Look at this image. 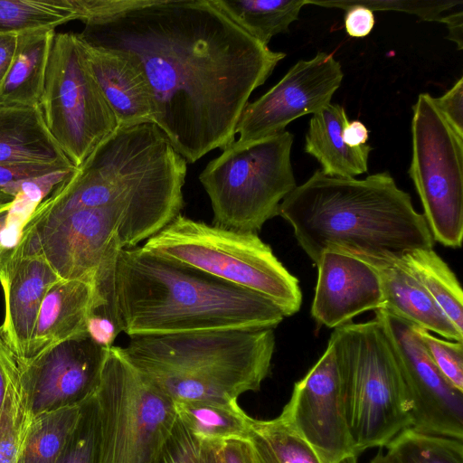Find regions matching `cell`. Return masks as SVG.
Wrapping results in <instances>:
<instances>
[{"label":"cell","mask_w":463,"mask_h":463,"mask_svg":"<svg viewBox=\"0 0 463 463\" xmlns=\"http://www.w3.org/2000/svg\"><path fill=\"white\" fill-rule=\"evenodd\" d=\"M143 247L274 302L289 317L301 306L298 279L253 232L226 229L181 213Z\"/></svg>","instance_id":"obj_7"},{"label":"cell","mask_w":463,"mask_h":463,"mask_svg":"<svg viewBox=\"0 0 463 463\" xmlns=\"http://www.w3.org/2000/svg\"><path fill=\"white\" fill-rule=\"evenodd\" d=\"M123 214L113 208L75 210L48 220L24 224L14 254L44 259L61 279L91 283L107 302L118 256L123 249Z\"/></svg>","instance_id":"obj_11"},{"label":"cell","mask_w":463,"mask_h":463,"mask_svg":"<svg viewBox=\"0 0 463 463\" xmlns=\"http://www.w3.org/2000/svg\"><path fill=\"white\" fill-rule=\"evenodd\" d=\"M412 110L408 173L433 241L458 248L463 237V137L443 118L429 93L418 96Z\"/></svg>","instance_id":"obj_12"},{"label":"cell","mask_w":463,"mask_h":463,"mask_svg":"<svg viewBox=\"0 0 463 463\" xmlns=\"http://www.w3.org/2000/svg\"><path fill=\"white\" fill-rule=\"evenodd\" d=\"M186 165L155 123L118 127L25 222L85 208H113L124 216L123 249L135 247L180 213Z\"/></svg>","instance_id":"obj_2"},{"label":"cell","mask_w":463,"mask_h":463,"mask_svg":"<svg viewBox=\"0 0 463 463\" xmlns=\"http://www.w3.org/2000/svg\"><path fill=\"white\" fill-rule=\"evenodd\" d=\"M39 106L49 132L76 169L118 128L74 33H55Z\"/></svg>","instance_id":"obj_10"},{"label":"cell","mask_w":463,"mask_h":463,"mask_svg":"<svg viewBox=\"0 0 463 463\" xmlns=\"http://www.w3.org/2000/svg\"><path fill=\"white\" fill-rule=\"evenodd\" d=\"M279 215L315 264L328 250L393 263L434 245L423 214L388 172L355 179L317 170L283 199Z\"/></svg>","instance_id":"obj_3"},{"label":"cell","mask_w":463,"mask_h":463,"mask_svg":"<svg viewBox=\"0 0 463 463\" xmlns=\"http://www.w3.org/2000/svg\"><path fill=\"white\" fill-rule=\"evenodd\" d=\"M80 40L118 127L155 123L153 92L138 62L128 52Z\"/></svg>","instance_id":"obj_19"},{"label":"cell","mask_w":463,"mask_h":463,"mask_svg":"<svg viewBox=\"0 0 463 463\" xmlns=\"http://www.w3.org/2000/svg\"><path fill=\"white\" fill-rule=\"evenodd\" d=\"M55 33L42 29L17 35L11 66L0 83V103L39 105Z\"/></svg>","instance_id":"obj_24"},{"label":"cell","mask_w":463,"mask_h":463,"mask_svg":"<svg viewBox=\"0 0 463 463\" xmlns=\"http://www.w3.org/2000/svg\"><path fill=\"white\" fill-rule=\"evenodd\" d=\"M110 312L130 337L203 330L274 328L285 317L268 298L143 246L122 249Z\"/></svg>","instance_id":"obj_4"},{"label":"cell","mask_w":463,"mask_h":463,"mask_svg":"<svg viewBox=\"0 0 463 463\" xmlns=\"http://www.w3.org/2000/svg\"><path fill=\"white\" fill-rule=\"evenodd\" d=\"M81 404L30 417L19 463H56L77 426Z\"/></svg>","instance_id":"obj_28"},{"label":"cell","mask_w":463,"mask_h":463,"mask_svg":"<svg viewBox=\"0 0 463 463\" xmlns=\"http://www.w3.org/2000/svg\"><path fill=\"white\" fill-rule=\"evenodd\" d=\"M103 307L93 284L78 279L58 280L43 300L25 358L61 341L88 334L90 314Z\"/></svg>","instance_id":"obj_20"},{"label":"cell","mask_w":463,"mask_h":463,"mask_svg":"<svg viewBox=\"0 0 463 463\" xmlns=\"http://www.w3.org/2000/svg\"><path fill=\"white\" fill-rule=\"evenodd\" d=\"M61 279L49 263L37 255L13 253L0 269L5 298V317L0 335L17 359L26 357L43 300L50 288Z\"/></svg>","instance_id":"obj_18"},{"label":"cell","mask_w":463,"mask_h":463,"mask_svg":"<svg viewBox=\"0 0 463 463\" xmlns=\"http://www.w3.org/2000/svg\"><path fill=\"white\" fill-rule=\"evenodd\" d=\"M56 463H100L99 422L95 394L81 404L77 426Z\"/></svg>","instance_id":"obj_32"},{"label":"cell","mask_w":463,"mask_h":463,"mask_svg":"<svg viewBox=\"0 0 463 463\" xmlns=\"http://www.w3.org/2000/svg\"><path fill=\"white\" fill-rule=\"evenodd\" d=\"M439 22L447 25L449 30L448 38L457 43L459 51L462 50L463 13L459 11L456 14L442 16Z\"/></svg>","instance_id":"obj_47"},{"label":"cell","mask_w":463,"mask_h":463,"mask_svg":"<svg viewBox=\"0 0 463 463\" xmlns=\"http://www.w3.org/2000/svg\"><path fill=\"white\" fill-rule=\"evenodd\" d=\"M11 210L0 213V269L12 250V246H6L3 242V233L10 222Z\"/></svg>","instance_id":"obj_48"},{"label":"cell","mask_w":463,"mask_h":463,"mask_svg":"<svg viewBox=\"0 0 463 463\" xmlns=\"http://www.w3.org/2000/svg\"><path fill=\"white\" fill-rule=\"evenodd\" d=\"M306 5L326 8H340L360 5L373 11H397L418 16L421 21L439 22L442 14L457 5L461 0H306Z\"/></svg>","instance_id":"obj_34"},{"label":"cell","mask_w":463,"mask_h":463,"mask_svg":"<svg viewBox=\"0 0 463 463\" xmlns=\"http://www.w3.org/2000/svg\"><path fill=\"white\" fill-rule=\"evenodd\" d=\"M434 102L453 130L463 137V78L445 94L434 98Z\"/></svg>","instance_id":"obj_39"},{"label":"cell","mask_w":463,"mask_h":463,"mask_svg":"<svg viewBox=\"0 0 463 463\" xmlns=\"http://www.w3.org/2000/svg\"><path fill=\"white\" fill-rule=\"evenodd\" d=\"M385 448L394 463H463L462 440L411 428L399 433Z\"/></svg>","instance_id":"obj_31"},{"label":"cell","mask_w":463,"mask_h":463,"mask_svg":"<svg viewBox=\"0 0 463 463\" xmlns=\"http://www.w3.org/2000/svg\"><path fill=\"white\" fill-rule=\"evenodd\" d=\"M177 418L199 440L248 439L252 419L238 400H195L175 403Z\"/></svg>","instance_id":"obj_25"},{"label":"cell","mask_w":463,"mask_h":463,"mask_svg":"<svg viewBox=\"0 0 463 463\" xmlns=\"http://www.w3.org/2000/svg\"><path fill=\"white\" fill-rule=\"evenodd\" d=\"M413 327L439 372L454 387L463 392L462 342L444 340L415 325Z\"/></svg>","instance_id":"obj_35"},{"label":"cell","mask_w":463,"mask_h":463,"mask_svg":"<svg viewBox=\"0 0 463 463\" xmlns=\"http://www.w3.org/2000/svg\"><path fill=\"white\" fill-rule=\"evenodd\" d=\"M248 440L257 463H323L280 415L272 420L252 419Z\"/></svg>","instance_id":"obj_29"},{"label":"cell","mask_w":463,"mask_h":463,"mask_svg":"<svg viewBox=\"0 0 463 463\" xmlns=\"http://www.w3.org/2000/svg\"><path fill=\"white\" fill-rule=\"evenodd\" d=\"M73 20L68 0H0V34L54 29Z\"/></svg>","instance_id":"obj_30"},{"label":"cell","mask_w":463,"mask_h":463,"mask_svg":"<svg viewBox=\"0 0 463 463\" xmlns=\"http://www.w3.org/2000/svg\"><path fill=\"white\" fill-rule=\"evenodd\" d=\"M294 137L281 131L264 138L234 141L199 175L213 209V224L257 232L279 215L297 186L291 165Z\"/></svg>","instance_id":"obj_8"},{"label":"cell","mask_w":463,"mask_h":463,"mask_svg":"<svg viewBox=\"0 0 463 463\" xmlns=\"http://www.w3.org/2000/svg\"><path fill=\"white\" fill-rule=\"evenodd\" d=\"M316 265L317 280L311 315L319 325L335 328L363 312L383 307L379 276L367 263L328 250Z\"/></svg>","instance_id":"obj_17"},{"label":"cell","mask_w":463,"mask_h":463,"mask_svg":"<svg viewBox=\"0 0 463 463\" xmlns=\"http://www.w3.org/2000/svg\"><path fill=\"white\" fill-rule=\"evenodd\" d=\"M108 348L85 334L49 346L33 357L17 359L29 416L78 406L94 395Z\"/></svg>","instance_id":"obj_14"},{"label":"cell","mask_w":463,"mask_h":463,"mask_svg":"<svg viewBox=\"0 0 463 463\" xmlns=\"http://www.w3.org/2000/svg\"><path fill=\"white\" fill-rule=\"evenodd\" d=\"M394 355L411 418V429L463 440V392L437 368L413 324L383 307L375 310Z\"/></svg>","instance_id":"obj_13"},{"label":"cell","mask_w":463,"mask_h":463,"mask_svg":"<svg viewBox=\"0 0 463 463\" xmlns=\"http://www.w3.org/2000/svg\"><path fill=\"white\" fill-rule=\"evenodd\" d=\"M339 463H358L357 462V457L355 456H350L343 460H341ZM369 463H394L393 460L391 458V457L387 453H383L382 448H380L377 454L371 459Z\"/></svg>","instance_id":"obj_49"},{"label":"cell","mask_w":463,"mask_h":463,"mask_svg":"<svg viewBox=\"0 0 463 463\" xmlns=\"http://www.w3.org/2000/svg\"><path fill=\"white\" fill-rule=\"evenodd\" d=\"M369 138L367 128L359 120L348 121L343 130V139L350 147L365 145Z\"/></svg>","instance_id":"obj_45"},{"label":"cell","mask_w":463,"mask_h":463,"mask_svg":"<svg viewBox=\"0 0 463 463\" xmlns=\"http://www.w3.org/2000/svg\"><path fill=\"white\" fill-rule=\"evenodd\" d=\"M239 27L264 45L288 33L306 0H211Z\"/></svg>","instance_id":"obj_27"},{"label":"cell","mask_w":463,"mask_h":463,"mask_svg":"<svg viewBox=\"0 0 463 463\" xmlns=\"http://www.w3.org/2000/svg\"><path fill=\"white\" fill-rule=\"evenodd\" d=\"M200 440L177 418L150 463H198Z\"/></svg>","instance_id":"obj_36"},{"label":"cell","mask_w":463,"mask_h":463,"mask_svg":"<svg viewBox=\"0 0 463 463\" xmlns=\"http://www.w3.org/2000/svg\"><path fill=\"white\" fill-rule=\"evenodd\" d=\"M18 379L17 358L0 335V411L10 388Z\"/></svg>","instance_id":"obj_41"},{"label":"cell","mask_w":463,"mask_h":463,"mask_svg":"<svg viewBox=\"0 0 463 463\" xmlns=\"http://www.w3.org/2000/svg\"><path fill=\"white\" fill-rule=\"evenodd\" d=\"M279 415L313 448L323 463H339L355 456L335 351L330 341L318 361L294 384Z\"/></svg>","instance_id":"obj_16"},{"label":"cell","mask_w":463,"mask_h":463,"mask_svg":"<svg viewBox=\"0 0 463 463\" xmlns=\"http://www.w3.org/2000/svg\"><path fill=\"white\" fill-rule=\"evenodd\" d=\"M95 397L100 463H150L177 419L175 403L114 345L107 350Z\"/></svg>","instance_id":"obj_9"},{"label":"cell","mask_w":463,"mask_h":463,"mask_svg":"<svg viewBox=\"0 0 463 463\" xmlns=\"http://www.w3.org/2000/svg\"><path fill=\"white\" fill-rule=\"evenodd\" d=\"M344 78L342 66L326 52L299 60L265 94L245 106L235 128L240 143L273 136L293 120L331 103Z\"/></svg>","instance_id":"obj_15"},{"label":"cell","mask_w":463,"mask_h":463,"mask_svg":"<svg viewBox=\"0 0 463 463\" xmlns=\"http://www.w3.org/2000/svg\"><path fill=\"white\" fill-rule=\"evenodd\" d=\"M88 334L99 345L110 347L120 332L116 322L104 315L91 314L88 320Z\"/></svg>","instance_id":"obj_42"},{"label":"cell","mask_w":463,"mask_h":463,"mask_svg":"<svg viewBox=\"0 0 463 463\" xmlns=\"http://www.w3.org/2000/svg\"><path fill=\"white\" fill-rule=\"evenodd\" d=\"M428 291L455 327L463 334V293L449 265L433 249L407 252L396 262Z\"/></svg>","instance_id":"obj_26"},{"label":"cell","mask_w":463,"mask_h":463,"mask_svg":"<svg viewBox=\"0 0 463 463\" xmlns=\"http://www.w3.org/2000/svg\"><path fill=\"white\" fill-rule=\"evenodd\" d=\"M367 264L379 276L384 307L406 321L448 340L463 341V334L410 272L396 262Z\"/></svg>","instance_id":"obj_22"},{"label":"cell","mask_w":463,"mask_h":463,"mask_svg":"<svg viewBox=\"0 0 463 463\" xmlns=\"http://www.w3.org/2000/svg\"><path fill=\"white\" fill-rule=\"evenodd\" d=\"M17 44V35L0 34V83L6 75Z\"/></svg>","instance_id":"obj_44"},{"label":"cell","mask_w":463,"mask_h":463,"mask_svg":"<svg viewBox=\"0 0 463 463\" xmlns=\"http://www.w3.org/2000/svg\"><path fill=\"white\" fill-rule=\"evenodd\" d=\"M334 345L356 457L385 447L411 428L400 372L381 323H346L335 328Z\"/></svg>","instance_id":"obj_6"},{"label":"cell","mask_w":463,"mask_h":463,"mask_svg":"<svg viewBox=\"0 0 463 463\" xmlns=\"http://www.w3.org/2000/svg\"><path fill=\"white\" fill-rule=\"evenodd\" d=\"M75 20L86 23L122 13L143 4L144 0H68Z\"/></svg>","instance_id":"obj_37"},{"label":"cell","mask_w":463,"mask_h":463,"mask_svg":"<svg viewBox=\"0 0 463 463\" xmlns=\"http://www.w3.org/2000/svg\"><path fill=\"white\" fill-rule=\"evenodd\" d=\"M0 164L76 170L49 132L39 105L0 103Z\"/></svg>","instance_id":"obj_21"},{"label":"cell","mask_w":463,"mask_h":463,"mask_svg":"<svg viewBox=\"0 0 463 463\" xmlns=\"http://www.w3.org/2000/svg\"><path fill=\"white\" fill-rule=\"evenodd\" d=\"M222 448L226 463H257L252 446L248 439H227L223 441Z\"/></svg>","instance_id":"obj_43"},{"label":"cell","mask_w":463,"mask_h":463,"mask_svg":"<svg viewBox=\"0 0 463 463\" xmlns=\"http://www.w3.org/2000/svg\"><path fill=\"white\" fill-rule=\"evenodd\" d=\"M59 171L67 170L60 166L39 164H19L3 165L0 164V201L15 202L17 199L6 194L7 187L14 182L45 176Z\"/></svg>","instance_id":"obj_38"},{"label":"cell","mask_w":463,"mask_h":463,"mask_svg":"<svg viewBox=\"0 0 463 463\" xmlns=\"http://www.w3.org/2000/svg\"><path fill=\"white\" fill-rule=\"evenodd\" d=\"M15 202L0 201V213L5 211L11 210L13 208L14 204L15 203Z\"/></svg>","instance_id":"obj_50"},{"label":"cell","mask_w":463,"mask_h":463,"mask_svg":"<svg viewBox=\"0 0 463 463\" xmlns=\"http://www.w3.org/2000/svg\"><path fill=\"white\" fill-rule=\"evenodd\" d=\"M222 447L223 441L200 440L198 463H226Z\"/></svg>","instance_id":"obj_46"},{"label":"cell","mask_w":463,"mask_h":463,"mask_svg":"<svg viewBox=\"0 0 463 463\" xmlns=\"http://www.w3.org/2000/svg\"><path fill=\"white\" fill-rule=\"evenodd\" d=\"M274 328H234L130 337L119 347L143 379L174 403L238 400L270 372Z\"/></svg>","instance_id":"obj_5"},{"label":"cell","mask_w":463,"mask_h":463,"mask_svg":"<svg viewBox=\"0 0 463 463\" xmlns=\"http://www.w3.org/2000/svg\"><path fill=\"white\" fill-rule=\"evenodd\" d=\"M348 121L345 108L336 103L328 104L309 120L305 151L317 160L326 175L354 177L368 169L373 147L367 144L350 147L345 143L343 130Z\"/></svg>","instance_id":"obj_23"},{"label":"cell","mask_w":463,"mask_h":463,"mask_svg":"<svg viewBox=\"0 0 463 463\" xmlns=\"http://www.w3.org/2000/svg\"><path fill=\"white\" fill-rule=\"evenodd\" d=\"M29 419L18 379L10 388L0 411V463H19Z\"/></svg>","instance_id":"obj_33"},{"label":"cell","mask_w":463,"mask_h":463,"mask_svg":"<svg viewBox=\"0 0 463 463\" xmlns=\"http://www.w3.org/2000/svg\"><path fill=\"white\" fill-rule=\"evenodd\" d=\"M344 17L346 33L353 38H364L375 24L373 12L365 6L353 5L347 6Z\"/></svg>","instance_id":"obj_40"},{"label":"cell","mask_w":463,"mask_h":463,"mask_svg":"<svg viewBox=\"0 0 463 463\" xmlns=\"http://www.w3.org/2000/svg\"><path fill=\"white\" fill-rule=\"evenodd\" d=\"M84 24L82 41L138 62L153 92L155 124L187 164L235 141L250 96L286 56L211 0H144Z\"/></svg>","instance_id":"obj_1"}]
</instances>
